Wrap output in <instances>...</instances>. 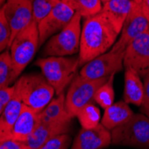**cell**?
Returning <instances> with one entry per match:
<instances>
[{
  "label": "cell",
  "instance_id": "obj_13",
  "mask_svg": "<svg viewBox=\"0 0 149 149\" xmlns=\"http://www.w3.org/2000/svg\"><path fill=\"white\" fill-rule=\"evenodd\" d=\"M112 144L111 130L101 123L93 129H81L71 149H104Z\"/></svg>",
  "mask_w": 149,
  "mask_h": 149
},
{
  "label": "cell",
  "instance_id": "obj_24",
  "mask_svg": "<svg viewBox=\"0 0 149 149\" xmlns=\"http://www.w3.org/2000/svg\"><path fill=\"white\" fill-rule=\"evenodd\" d=\"M114 75L109 77L105 82L101 85L95 93L94 101L99 104L103 109H106L114 103V88H113Z\"/></svg>",
  "mask_w": 149,
  "mask_h": 149
},
{
  "label": "cell",
  "instance_id": "obj_34",
  "mask_svg": "<svg viewBox=\"0 0 149 149\" xmlns=\"http://www.w3.org/2000/svg\"><path fill=\"white\" fill-rule=\"evenodd\" d=\"M101 1H102L103 4H104V3H106L107 1H109V0H101Z\"/></svg>",
  "mask_w": 149,
  "mask_h": 149
},
{
  "label": "cell",
  "instance_id": "obj_28",
  "mask_svg": "<svg viewBox=\"0 0 149 149\" xmlns=\"http://www.w3.org/2000/svg\"><path fill=\"white\" fill-rule=\"evenodd\" d=\"M144 97L140 107L141 113L145 114L149 118V72L144 77Z\"/></svg>",
  "mask_w": 149,
  "mask_h": 149
},
{
  "label": "cell",
  "instance_id": "obj_8",
  "mask_svg": "<svg viewBox=\"0 0 149 149\" xmlns=\"http://www.w3.org/2000/svg\"><path fill=\"white\" fill-rule=\"evenodd\" d=\"M124 54L125 51L116 50L112 47L109 51L83 65L79 74L89 79L109 78L123 70L124 67Z\"/></svg>",
  "mask_w": 149,
  "mask_h": 149
},
{
  "label": "cell",
  "instance_id": "obj_30",
  "mask_svg": "<svg viewBox=\"0 0 149 149\" xmlns=\"http://www.w3.org/2000/svg\"><path fill=\"white\" fill-rule=\"evenodd\" d=\"M0 149H30V147L25 142L10 139L0 142Z\"/></svg>",
  "mask_w": 149,
  "mask_h": 149
},
{
  "label": "cell",
  "instance_id": "obj_6",
  "mask_svg": "<svg viewBox=\"0 0 149 149\" xmlns=\"http://www.w3.org/2000/svg\"><path fill=\"white\" fill-rule=\"evenodd\" d=\"M39 47V33L38 23L33 20L21 31L10 45V55L18 75L32 60Z\"/></svg>",
  "mask_w": 149,
  "mask_h": 149
},
{
  "label": "cell",
  "instance_id": "obj_31",
  "mask_svg": "<svg viewBox=\"0 0 149 149\" xmlns=\"http://www.w3.org/2000/svg\"><path fill=\"white\" fill-rule=\"evenodd\" d=\"M140 6H141L142 12L144 13L145 17L149 22V0H142Z\"/></svg>",
  "mask_w": 149,
  "mask_h": 149
},
{
  "label": "cell",
  "instance_id": "obj_26",
  "mask_svg": "<svg viewBox=\"0 0 149 149\" xmlns=\"http://www.w3.org/2000/svg\"><path fill=\"white\" fill-rule=\"evenodd\" d=\"M11 29L5 15L4 6L0 7V54L10 47Z\"/></svg>",
  "mask_w": 149,
  "mask_h": 149
},
{
  "label": "cell",
  "instance_id": "obj_21",
  "mask_svg": "<svg viewBox=\"0 0 149 149\" xmlns=\"http://www.w3.org/2000/svg\"><path fill=\"white\" fill-rule=\"evenodd\" d=\"M18 76L12 61L10 51H4L0 54V89L10 87Z\"/></svg>",
  "mask_w": 149,
  "mask_h": 149
},
{
  "label": "cell",
  "instance_id": "obj_7",
  "mask_svg": "<svg viewBox=\"0 0 149 149\" xmlns=\"http://www.w3.org/2000/svg\"><path fill=\"white\" fill-rule=\"evenodd\" d=\"M109 78L89 79L77 74L65 95L66 106L70 115L76 117L79 111L86 104L94 101V96L98 88Z\"/></svg>",
  "mask_w": 149,
  "mask_h": 149
},
{
  "label": "cell",
  "instance_id": "obj_18",
  "mask_svg": "<svg viewBox=\"0 0 149 149\" xmlns=\"http://www.w3.org/2000/svg\"><path fill=\"white\" fill-rule=\"evenodd\" d=\"M133 112L125 101H118L104 109L101 124L107 130H113L123 124L133 115Z\"/></svg>",
  "mask_w": 149,
  "mask_h": 149
},
{
  "label": "cell",
  "instance_id": "obj_10",
  "mask_svg": "<svg viewBox=\"0 0 149 149\" xmlns=\"http://www.w3.org/2000/svg\"><path fill=\"white\" fill-rule=\"evenodd\" d=\"M75 11L62 0L48 15L38 23L39 46L45 43L52 36L60 32L75 15Z\"/></svg>",
  "mask_w": 149,
  "mask_h": 149
},
{
  "label": "cell",
  "instance_id": "obj_35",
  "mask_svg": "<svg viewBox=\"0 0 149 149\" xmlns=\"http://www.w3.org/2000/svg\"><path fill=\"white\" fill-rule=\"evenodd\" d=\"M32 1H33V0H32Z\"/></svg>",
  "mask_w": 149,
  "mask_h": 149
},
{
  "label": "cell",
  "instance_id": "obj_23",
  "mask_svg": "<svg viewBox=\"0 0 149 149\" xmlns=\"http://www.w3.org/2000/svg\"><path fill=\"white\" fill-rule=\"evenodd\" d=\"M71 6L83 18H88L98 13L103 7L101 0H62Z\"/></svg>",
  "mask_w": 149,
  "mask_h": 149
},
{
  "label": "cell",
  "instance_id": "obj_14",
  "mask_svg": "<svg viewBox=\"0 0 149 149\" xmlns=\"http://www.w3.org/2000/svg\"><path fill=\"white\" fill-rule=\"evenodd\" d=\"M72 121L62 123H41L39 121L36 129L25 143L30 149H38L47 140L58 135L68 133L71 130Z\"/></svg>",
  "mask_w": 149,
  "mask_h": 149
},
{
  "label": "cell",
  "instance_id": "obj_29",
  "mask_svg": "<svg viewBox=\"0 0 149 149\" xmlns=\"http://www.w3.org/2000/svg\"><path fill=\"white\" fill-rule=\"evenodd\" d=\"M13 96H15V87H13V85L0 89V116H1L6 106Z\"/></svg>",
  "mask_w": 149,
  "mask_h": 149
},
{
  "label": "cell",
  "instance_id": "obj_11",
  "mask_svg": "<svg viewBox=\"0 0 149 149\" xmlns=\"http://www.w3.org/2000/svg\"><path fill=\"white\" fill-rule=\"evenodd\" d=\"M123 66L136 71L141 77L149 72V30L135 38L127 47Z\"/></svg>",
  "mask_w": 149,
  "mask_h": 149
},
{
  "label": "cell",
  "instance_id": "obj_1",
  "mask_svg": "<svg viewBox=\"0 0 149 149\" xmlns=\"http://www.w3.org/2000/svg\"><path fill=\"white\" fill-rule=\"evenodd\" d=\"M118 35L101 12L86 18L81 28L78 56L79 67L109 51L116 42Z\"/></svg>",
  "mask_w": 149,
  "mask_h": 149
},
{
  "label": "cell",
  "instance_id": "obj_27",
  "mask_svg": "<svg viewBox=\"0 0 149 149\" xmlns=\"http://www.w3.org/2000/svg\"><path fill=\"white\" fill-rule=\"evenodd\" d=\"M72 142V138L68 133L61 134L44 143L38 149H67Z\"/></svg>",
  "mask_w": 149,
  "mask_h": 149
},
{
  "label": "cell",
  "instance_id": "obj_3",
  "mask_svg": "<svg viewBox=\"0 0 149 149\" xmlns=\"http://www.w3.org/2000/svg\"><path fill=\"white\" fill-rule=\"evenodd\" d=\"M35 65L55 89L56 96L64 93L79 67V56H47L38 59Z\"/></svg>",
  "mask_w": 149,
  "mask_h": 149
},
{
  "label": "cell",
  "instance_id": "obj_5",
  "mask_svg": "<svg viewBox=\"0 0 149 149\" xmlns=\"http://www.w3.org/2000/svg\"><path fill=\"white\" fill-rule=\"evenodd\" d=\"M81 16L75 13L71 22L56 35L52 36L43 49V56H70L79 51L81 35Z\"/></svg>",
  "mask_w": 149,
  "mask_h": 149
},
{
  "label": "cell",
  "instance_id": "obj_2",
  "mask_svg": "<svg viewBox=\"0 0 149 149\" xmlns=\"http://www.w3.org/2000/svg\"><path fill=\"white\" fill-rule=\"evenodd\" d=\"M15 94L24 105L42 112L56 95L53 87L42 73H30L22 76L13 84Z\"/></svg>",
  "mask_w": 149,
  "mask_h": 149
},
{
  "label": "cell",
  "instance_id": "obj_33",
  "mask_svg": "<svg viewBox=\"0 0 149 149\" xmlns=\"http://www.w3.org/2000/svg\"><path fill=\"white\" fill-rule=\"evenodd\" d=\"M4 2H5V0H0V7H1V6H2L1 5H2V4H3Z\"/></svg>",
  "mask_w": 149,
  "mask_h": 149
},
{
  "label": "cell",
  "instance_id": "obj_15",
  "mask_svg": "<svg viewBox=\"0 0 149 149\" xmlns=\"http://www.w3.org/2000/svg\"><path fill=\"white\" fill-rule=\"evenodd\" d=\"M39 112L23 104L10 139L26 142L39 123Z\"/></svg>",
  "mask_w": 149,
  "mask_h": 149
},
{
  "label": "cell",
  "instance_id": "obj_9",
  "mask_svg": "<svg viewBox=\"0 0 149 149\" xmlns=\"http://www.w3.org/2000/svg\"><path fill=\"white\" fill-rule=\"evenodd\" d=\"M149 30V22L145 17L140 4L132 1L130 10L120 31V37L112 47L113 49L125 51L135 38Z\"/></svg>",
  "mask_w": 149,
  "mask_h": 149
},
{
  "label": "cell",
  "instance_id": "obj_20",
  "mask_svg": "<svg viewBox=\"0 0 149 149\" xmlns=\"http://www.w3.org/2000/svg\"><path fill=\"white\" fill-rule=\"evenodd\" d=\"M22 105V101L15 94L0 116V142L10 139L11 133L21 113Z\"/></svg>",
  "mask_w": 149,
  "mask_h": 149
},
{
  "label": "cell",
  "instance_id": "obj_19",
  "mask_svg": "<svg viewBox=\"0 0 149 149\" xmlns=\"http://www.w3.org/2000/svg\"><path fill=\"white\" fill-rule=\"evenodd\" d=\"M72 120V117L67 110L64 93L54 97L39 113V121L41 123H62Z\"/></svg>",
  "mask_w": 149,
  "mask_h": 149
},
{
  "label": "cell",
  "instance_id": "obj_22",
  "mask_svg": "<svg viewBox=\"0 0 149 149\" xmlns=\"http://www.w3.org/2000/svg\"><path fill=\"white\" fill-rule=\"evenodd\" d=\"M79 123L82 129H93L101 123V112L94 104L89 103L83 106L77 113Z\"/></svg>",
  "mask_w": 149,
  "mask_h": 149
},
{
  "label": "cell",
  "instance_id": "obj_17",
  "mask_svg": "<svg viewBox=\"0 0 149 149\" xmlns=\"http://www.w3.org/2000/svg\"><path fill=\"white\" fill-rule=\"evenodd\" d=\"M144 97V83L141 76L131 68H125L123 101L140 106Z\"/></svg>",
  "mask_w": 149,
  "mask_h": 149
},
{
  "label": "cell",
  "instance_id": "obj_12",
  "mask_svg": "<svg viewBox=\"0 0 149 149\" xmlns=\"http://www.w3.org/2000/svg\"><path fill=\"white\" fill-rule=\"evenodd\" d=\"M3 6L11 29V45L15 37L33 21L32 0H6Z\"/></svg>",
  "mask_w": 149,
  "mask_h": 149
},
{
  "label": "cell",
  "instance_id": "obj_16",
  "mask_svg": "<svg viewBox=\"0 0 149 149\" xmlns=\"http://www.w3.org/2000/svg\"><path fill=\"white\" fill-rule=\"evenodd\" d=\"M132 0H109L103 4L102 15L111 23L115 31L120 34L123 23L130 10Z\"/></svg>",
  "mask_w": 149,
  "mask_h": 149
},
{
  "label": "cell",
  "instance_id": "obj_32",
  "mask_svg": "<svg viewBox=\"0 0 149 149\" xmlns=\"http://www.w3.org/2000/svg\"><path fill=\"white\" fill-rule=\"evenodd\" d=\"M132 1H134L135 3H138V4H141L142 0H132Z\"/></svg>",
  "mask_w": 149,
  "mask_h": 149
},
{
  "label": "cell",
  "instance_id": "obj_4",
  "mask_svg": "<svg viewBox=\"0 0 149 149\" xmlns=\"http://www.w3.org/2000/svg\"><path fill=\"white\" fill-rule=\"evenodd\" d=\"M111 134L114 146L149 149V118L134 113L126 123L111 130Z\"/></svg>",
  "mask_w": 149,
  "mask_h": 149
},
{
  "label": "cell",
  "instance_id": "obj_25",
  "mask_svg": "<svg viewBox=\"0 0 149 149\" xmlns=\"http://www.w3.org/2000/svg\"><path fill=\"white\" fill-rule=\"evenodd\" d=\"M61 0H33V20L38 23L56 6Z\"/></svg>",
  "mask_w": 149,
  "mask_h": 149
}]
</instances>
